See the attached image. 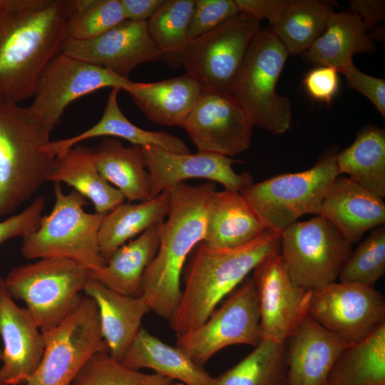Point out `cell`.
Masks as SVG:
<instances>
[{
	"mask_svg": "<svg viewBox=\"0 0 385 385\" xmlns=\"http://www.w3.org/2000/svg\"><path fill=\"white\" fill-rule=\"evenodd\" d=\"M90 271L65 258H42L13 267L4 279L13 299H21L41 332L61 322L78 305Z\"/></svg>",
	"mask_w": 385,
	"mask_h": 385,
	"instance_id": "obj_7",
	"label": "cell"
},
{
	"mask_svg": "<svg viewBox=\"0 0 385 385\" xmlns=\"http://www.w3.org/2000/svg\"><path fill=\"white\" fill-rule=\"evenodd\" d=\"M277 252H280V234L267 230L254 240L232 248L199 242L184 267L181 299L168 319L177 337L204 323L260 262Z\"/></svg>",
	"mask_w": 385,
	"mask_h": 385,
	"instance_id": "obj_2",
	"label": "cell"
},
{
	"mask_svg": "<svg viewBox=\"0 0 385 385\" xmlns=\"http://www.w3.org/2000/svg\"><path fill=\"white\" fill-rule=\"evenodd\" d=\"M61 53L125 78L138 65L162 58L150 37L147 21L128 19L91 39L67 38Z\"/></svg>",
	"mask_w": 385,
	"mask_h": 385,
	"instance_id": "obj_18",
	"label": "cell"
},
{
	"mask_svg": "<svg viewBox=\"0 0 385 385\" xmlns=\"http://www.w3.org/2000/svg\"><path fill=\"white\" fill-rule=\"evenodd\" d=\"M44 206V197H38L21 212L0 221V245L14 237L24 238L34 232L39 226Z\"/></svg>",
	"mask_w": 385,
	"mask_h": 385,
	"instance_id": "obj_41",
	"label": "cell"
},
{
	"mask_svg": "<svg viewBox=\"0 0 385 385\" xmlns=\"http://www.w3.org/2000/svg\"><path fill=\"white\" fill-rule=\"evenodd\" d=\"M351 245L321 215L297 221L280 233V255L291 279L312 290L337 282Z\"/></svg>",
	"mask_w": 385,
	"mask_h": 385,
	"instance_id": "obj_11",
	"label": "cell"
},
{
	"mask_svg": "<svg viewBox=\"0 0 385 385\" xmlns=\"http://www.w3.org/2000/svg\"><path fill=\"white\" fill-rule=\"evenodd\" d=\"M319 215L353 245L368 230L384 225L385 204L381 197L339 175L323 199Z\"/></svg>",
	"mask_w": 385,
	"mask_h": 385,
	"instance_id": "obj_21",
	"label": "cell"
},
{
	"mask_svg": "<svg viewBox=\"0 0 385 385\" xmlns=\"http://www.w3.org/2000/svg\"><path fill=\"white\" fill-rule=\"evenodd\" d=\"M9 2V0H0V9L5 7Z\"/></svg>",
	"mask_w": 385,
	"mask_h": 385,
	"instance_id": "obj_47",
	"label": "cell"
},
{
	"mask_svg": "<svg viewBox=\"0 0 385 385\" xmlns=\"http://www.w3.org/2000/svg\"><path fill=\"white\" fill-rule=\"evenodd\" d=\"M0 385H6L0 381Z\"/></svg>",
	"mask_w": 385,
	"mask_h": 385,
	"instance_id": "obj_50",
	"label": "cell"
},
{
	"mask_svg": "<svg viewBox=\"0 0 385 385\" xmlns=\"http://www.w3.org/2000/svg\"><path fill=\"white\" fill-rule=\"evenodd\" d=\"M260 22L240 12L187 44L180 65L202 92L231 93Z\"/></svg>",
	"mask_w": 385,
	"mask_h": 385,
	"instance_id": "obj_9",
	"label": "cell"
},
{
	"mask_svg": "<svg viewBox=\"0 0 385 385\" xmlns=\"http://www.w3.org/2000/svg\"><path fill=\"white\" fill-rule=\"evenodd\" d=\"M141 150L151 198L190 178L217 182L225 190L240 193L254 183L250 173L234 170L232 165L241 161L232 158L199 151L195 154L175 153L155 145L141 147Z\"/></svg>",
	"mask_w": 385,
	"mask_h": 385,
	"instance_id": "obj_17",
	"label": "cell"
},
{
	"mask_svg": "<svg viewBox=\"0 0 385 385\" xmlns=\"http://www.w3.org/2000/svg\"><path fill=\"white\" fill-rule=\"evenodd\" d=\"M126 92L153 123L183 128L202 90L197 81L185 73L155 83H142Z\"/></svg>",
	"mask_w": 385,
	"mask_h": 385,
	"instance_id": "obj_25",
	"label": "cell"
},
{
	"mask_svg": "<svg viewBox=\"0 0 385 385\" xmlns=\"http://www.w3.org/2000/svg\"><path fill=\"white\" fill-rule=\"evenodd\" d=\"M51 131L29 107L0 101V217L48 180L56 161L48 148Z\"/></svg>",
	"mask_w": 385,
	"mask_h": 385,
	"instance_id": "obj_4",
	"label": "cell"
},
{
	"mask_svg": "<svg viewBox=\"0 0 385 385\" xmlns=\"http://www.w3.org/2000/svg\"><path fill=\"white\" fill-rule=\"evenodd\" d=\"M126 366L170 378L185 385H212V376L178 346L169 345L141 328L122 361Z\"/></svg>",
	"mask_w": 385,
	"mask_h": 385,
	"instance_id": "obj_26",
	"label": "cell"
},
{
	"mask_svg": "<svg viewBox=\"0 0 385 385\" xmlns=\"http://www.w3.org/2000/svg\"><path fill=\"white\" fill-rule=\"evenodd\" d=\"M308 314L353 344L385 324V299L374 286L334 282L313 290Z\"/></svg>",
	"mask_w": 385,
	"mask_h": 385,
	"instance_id": "obj_14",
	"label": "cell"
},
{
	"mask_svg": "<svg viewBox=\"0 0 385 385\" xmlns=\"http://www.w3.org/2000/svg\"><path fill=\"white\" fill-rule=\"evenodd\" d=\"M65 183L93 202L96 212L108 213L124 202L123 194L100 175L92 148L76 145L56 158L48 180Z\"/></svg>",
	"mask_w": 385,
	"mask_h": 385,
	"instance_id": "obj_30",
	"label": "cell"
},
{
	"mask_svg": "<svg viewBox=\"0 0 385 385\" xmlns=\"http://www.w3.org/2000/svg\"><path fill=\"white\" fill-rule=\"evenodd\" d=\"M349 345L308 314L286 342L289 385H327L335 361Z\"/></svg>",
	"mask_w": 385,
	"mask_h": 385,
	"instance_id": "obj_20",
	"label": "cell"
},
{
	"mask_svg": "<svg viewBox=\"0 0 385 385\" xmlns=\"http://www.w3.org/2000/svg\"><path fill=\"white\" fill-rule=\"evenodd\" d=\"M125 20L120 0H68L66 38H96Z\"/></svg>",
	"mask_w": 385,
	"mask_h": 385,
	"instance_id": "obj_37",
	"label": "cell"
},
{
	"mask_svg": "<svg viewBox=\"0 0 385 385\" xmlns=\"http://www.w3.org/2000/svg\"><path fill=\"white\" fill-rule=\"evenodd\" d=\"M194 0H165L147 21L150 37L169 63L180 65V56L188 43V31Z\"/></svg>",
	"mask_w": 385,
	"mask_h": 385,
	"instance_id": "obj_36",
	"label": "cell"
},
{
	"mask_svg": "<svg viewBox=\"0 0 385 385\" xmlns=\"http://www.w3.org/2000/svg\"><path fill=\"white\" fill-rule=\"evenodd\" d=\"M336 68L317 66L309 71L302 83L314 100L330 104L339 89V76Z\"/></svg>",
	"mask_w": 385,
	"mask_h": 385,
	"instance_id": "obj_43",
	"label": "cell"
},
{
	"mask_svg": "<svg viewBox=\"0 0 385 385\" xmlns=\"http://www.w3.org/2000/svg\"><path fill=\"white\" fill-rule=\"evenodd\" d=\"M93 150L100 175L112 183L125 199L140 202L151 199L141 147H126L118 139L106 138Z\"/></svg>",
	"mask_w": 385,
	"mask_h": 385,
	"instance_id": "obj_29",
	"label": "cell"
},
{
	"mask_svg": "<svg viewBox=\"0 0 385 385\" xmlns=\"http://www.w3.org/2000/svg\"><path fill=\"white\" fill-rule=\"evenodd\" d=\"M336 155L327 153L309 169L272 177L241 192L266 230L280 234L304 215H319L327 190L340 175Z\"/></svg>",
	"mask_w": 385,
	"mask_h": 385,
	"instance_id": "obj_8",
	"label": "cell"
},
{
	"mask_svg": "<svg viewBox=\"0 0 385 385\" xmlns=\"http://www.w3.org/2000/svg\"><path fill=\"white\" fill-rule=\"evenodd\" d=\"M327 385H385V324L340 354Z\"/></svg>",
	"mask_w": 385,
	"mask_h": 385,
	"instance_id": "obj_33",
	"label": "cell"
},
{
	"mask_svg": "<svg viewBox=\"0 0 385 385\" xmlns=\"http://www.w3.org/2000/svg\"><path fill=\"white\" fill-rule=\"evenodd\" d=\"M252 272L261 340L285 343L308 315L313 290L292 281L280 252L266 257Z\"/></svg>",
	"mask_w": 385,
	"mask_h": 385,
	"instance_id": "obj_15",
	"label": "cell"
},
{
	"mask_svg": "<svg viewBox=\"0 0 385 385\" xmlns=\"http://www.w3.org/2000/svg\"><path fill=\"white\" fill-rule=\"evenodd\" d=\"M41 333L43 354L26 385H71L95 354L108 351L101 333L98 306L86 295L61 322Z\"/></svg>",
	"mask_w": 385,
	"mask_h": 385,
	"instance_id": "obj_10",
	"label": "cell"
},
{
	"mask_svg": "<svg viewBox=\"0 0 385 385\" xmlns=\"http://www.w3.org/2000/svg\"><path fill=\"white\" fill-rule=\"evenodd\" d=\"M261 340L260 315L252 277L236 287L207 320L178 336L177 346L204 366L220 350L234 344L256 346Z\"/></svg>",
	"mask_w": 385,
	"mask_h": 385,
	"instance_id": "obj_12",
	"label": "cell"
},
{
	"mask_svg": "<svg viewBox=\"0 0 385 385\" xmlns=\"http://www.w3.org/2000/svg\"><path fill=\"white\" fill-rule=\"evenodd\" d=\"M163 222L119 247L102 268L90 272V277L118 293L141 296L144 272L157 253Z\"/></svg>",
	"mask_w": 385,
	"mask_h": 385,
	"instance_id": "obj_28",
	"label": "cell"
},
{
	"mask_svg": "<svg viewBox=\"0 0 385 385\" xmlns=\"http://www.w3.org/2000/svg\"><path fill=\"white\" fill-rule=\"evenodd\" d=\"M375 45L361 17L353 12H332L324 31L305 51L303 59L339 71L357 53H371Z\"/></svg>",
	"mask_w": 385,
	"mask_h": 385,
	"instance_id": "obj_27",
	"label": "cell"
},
{
	"mask_svg": "<svg viewBox=\"0 0 385 385\" xmlns=\"http://www.w3.org/2000/svg\"><path fill=\"white\" fill-rule=\"evenodd\" d=\"M240 12L247 14L261 21L267 19L270 27L282 19L289 1L287 0H234Z\"/></svg>",
	"mask_w": 385,
	"mask_h": 385,
	"instance_id": "obj_44",
	"label": "cell"
},
{
	"mask_svg": "<svg viewBox=\"0 0 385 385\" xmlns=\"http://www.w3.org/2000/svg\"><path fill=\"white\" fill-rule=\"evenodd\" d=\"M53 193L51 212L23 238L22 255L29 260L65 258L90 272L100 270L106 262L100 253L98 231L107 213L86 212V197L73 189L65 194L59 183H55Z\"/></svg>",
	"mask_w": 385,
	"mask_h": 385,
	"instance_id": "obj_5",
	"label": "cell"
},
{
	"mask_svg": "<svg viewBox=\"0 0 385 385\" xmlns=\"http://www.w3.org/2000/svg\"><path fill=\"white\" fill-rule=\"evenodd\" d=\"M141 84L61 52L39 76L33 102L28 107L53 130L65 109L75 100L106 87L126 91Z\"/></svg>",
	"mask_w": 385,
	"mask_h": 385,
	"instance_id": "obj_13",
	"label": "cell"
},
{
	"mask_svg": "<svg viewBox=\"0 0 385 385\" xmlns=\"http://www.w3.org/2000/svg\"><path fill=\"white\" fill-rule=\"evenodd\" d=\"M349 11L358 14L368 32L385 16L384 1L352 0L349 1Z\"/></svg>",
	"mask_w": 385,
	"mask_h": 385,
	"instance_id": "obj_45",
	"label": "cell"
},
{
	"mask_svg": "<svg viewBox=\"0 0 385 385\" xmlns=\"http://www.w3.org/2000/svg\"><path fill=\"white\" fill-rule=\"evenodd\" d=\"M212 385H289L286 342L260 340L240 362L213 377Z\"/></svg>",
	"mask_w": 385,
	"mask_h": 385,
	"instance_id": "obj_34",
	"label": "cell"
},
{
	"mask_svg": "<svg viewBox=\"0 0 385 385\" xmlns=\"http://www.w3.org/2000/svg\"><path fill=\"white\" fill-rule=\"evenodd\" d=\"M0 336L4 343L0 381L26 384L37 369L44 351L43 334L26 308L18 306L0 278Z\"/></svg>",
	"mask_w": 385,
	"mask_h": 385,
	"instance_id": "obj_19",
	"label": "cell"
},
{
	"mask_svg": "<svg viewBox=\"0 0 385 385\" xmlns=\"http://www.w3.org/2000/svg\"><path fill=\"white\" fill-rule=\"evenodd\" d=\"M333 3L319 0H292L281 21L270 27L289 54H302L324 31Z\"/></svg>",
	"mask_w": 385,
	"mask_h": 385,
	"instance_id": "obj_35",
	"label": "cell"
},
{
	"mask_svg": "<svg viewBox=\"0 0 385 385\" xmlns=\"http://www.w3.org/2000/svg\"><path fill=\"white\" fill-rule=\"evenodd\" d=\"M385 273V227L373 229L368 237L352 251L339 272L341 282L374 286Z\"/></svg>",
	"mask_w": 385,
	"mask_h": 385,
	"instance_id": "obj_39",
	"label": "cell"
},
{
	"mask_svg": "<svg viewBox=\"0 0 385 385\" xmlns=\"http://www.w3.org/2000/svg\"><path fill=\"white\" fill-rule=\"evenodd\" d=\"M175 381L156 373L129 368L113 358L108 351L95 354L71 385H173Z\"/></svg>",
	"mask_w": 385,
	"mask_h": 385,
	"instance_id": "obj_38",
	"label": "cell"
},
{
	"mask_svg": "<svg viewBox=\"0 0 385 385\" xmlns=\"http://www.w3.org/2000/svg\"><path fill=\"white\" fill-rule=\"evenodd\" d=\"M212 182L197 185L180 183L170 192L167 219L162 223L157 253L143 279L142 296L150 312L169 319L181 296L180 277L194 247L203 241Z\"/></svg>",
	"mask_w": 385,
	"mask_h": 385,
	"instance_id": "obj_3",
	"label": "cell"
},
{
	"mask_svg": "<svg viewBox=\"0 0 385 385\" xmlns=\"http://www.w3.org/2000/svg\"><path fill=\"white\" fill-rule=\"evenodd\" d=\"M253 126L231 94L202 92L183 128L197 151L232 158L250 146Z\"/></svg>",
	"mask_w": 385,
	"mask_h": 385,
	"instance_id": "obj_16",
	"label": "cell"
},
{
	"mask_svg": "<svg viewBox=\"0 0 385 385\" xmlns=\"http://www.w3.org/2000/svg\"><path fill=\"white\" fill-rule=\"evenodd\" d=\"M170 192L164 191L140 203L123 202L107 213L98 231L101 257L107 262L128 240L152 225L164 221L169 207Z\"/></svg>",
	"mask_w": 385,
	"mask_h": 385,
	"instance_id": "obj_31",
	"label": "cell"
},
{
	"mask_svg": "<svg viewBox=\"0 0 385 385\" xmlns=\"http://www.w3.org/2000/svg\"><path fill=\"white\" fill-rule=\"evenodd\" d=\"M289 55L270 26L261 29L249 48L230 93L253 125L273 135L285 133L292 120L290 100L276 91Z\"/></svg>",
	"mask_w": 385,
	"mask_h": 385,
	"instance_id": "obj_6",
	"label": "cell"
},
{
	"mask_svg": "<svg viewBox=\"0 0 385 385\" xmlns=\"http://www.w3.org/2000/svg\"><path fill=\"white\" fill-rule=\"evenodd\" d=\"M173 385H185V384L179 381H176V382L175 381Z\"/></svg>",
	"mask_w": 385,
	"mask_h": 385,
	"instance_id": "obj_48",
	"label": "cell"
},
{
	"mask_svg": "<svg viewBox=\"0 0 385 385\" xmlns=\"http://www.w3.org/2000/svg\"><path fill=\"white\" fill-rule=\"evenodd\" d=\"M265 228L257 213L240 192L215 190L206 211L203 242L210 246L232 248L245 245Z\"/></svg>",
	"mask_w": 385,
	"mask_h": 385,
	"instance_id": "obj_23",
	"label": "cell"
},
{
	"mask_svg": "<svg viewBox=\"0 0 385 385\" xmlns=\"http://www.w3.org/2000/svg\"><path fill=\"white\" fill-rule=\"evenodd\" d=\"M1 357H2V350L0 348V360L1 359Z\"/></svg>",
	"mask_w": 385,
	"mask_h": 385,
	"instance_id": "obj_49",
	"label": "cell"
},
{
	"mask_svg": "<svg viewBox=\"0 0 385 385\" xmlns=\"http://www.w3.org/2000/svg\"><path fill=\"white\" fill-rule=\"evenodd\" d=\"M83 291L96 303L103 338L109 354L122 361L150 312L143 296L131 297L113 291L90 277Z\"/></svg>",
	"mask_w": 385,
	"mask_h": 385,
	"instance_id": "obj_22",
	"label": "cell"
},
{
	"mask_svg": "<svg viewBox=\"0 0 385 385\" xmlns=\"http://www.w3.org/2000/svg\"><path fill=\"white\" fill-rule=\"evenodd\" d=\"M340 175L348 178L381 198L385 197V130L369 124L353 143L336 155Z\"/></svg>",
	"mask_w": 385,
	"mask_h": 385,
	"instance_id": "obj_32",
	"label": "cell"
},
{
	"mask_svg": "<svg viewBox=\"0 0 385 385\" xmlns=\"http://www.w3.org/2000/svg\"><path fill=\"white\" fill-rule=\"evenodd\" d=\"M125 19L147 21L163 4L165 0H120Z\"/></svg>",
	"mask_w": 385,
	"mask_h": 385,
	"instance_id": "obj_46",
	"label": "cell"
},
{
	"mask_svg": "<svg viewBox=\"0 0 385 385\" xmlns=\"http://www.w3.org/2000/svg\"><path fill=\"white\" fill-rule=\"evenodd\" d=\"M188 31V43L237 15L234 0H194Z\"/></svg>",
	"mask_w": 385,
	"mask_h": 385,
	"instance_id": "obj_40",
	"label": "cell"
},
{
	"mask_svg": "<svg viewBox=\"0 0 385 385\" xmlns=\"http://www.w3.org/2000/svg\"><path fill=\"white\" fill-rule=\"evenodd\" d=\"M346 76L347 86L365 97L375 106L381 116L385 117V81L359 71L350 63L339 71Z\"/></svg>",
	"mask_w": 385,
	"mask_h": 385,
	"instance_id": "obj_42",
	"label": "cell"
},
{
	"mask_svg": "<svg viewBox=\"0 0 385 385\" xmlns=\"http://www.w3.org/2000/svg\"><path fill=\"white\" fill-rule=\"evenodd\" d=\"M120 91L117 88H111L101 118L93 126L73 137L51 141L49 150L52 155L59 158L79 143L101 136L122 138L140 147L155 145L175 153H190L187 145L180 138L165 131L146 130L128 120L118 103Z\"/></svg>",
	"mask_w": 385,
	"mask_h": 385,
	"instance_id": "obj_24",
	"label": "cell"
},
{
	"mask_svg": "<svg viewBox=\"0 0 385 385\" xmlns=\"http://www.w3.org/2000/svg\"><path fill=\"white\" fill-rule=\"evenodd\" d=\"M68 0H9L0 9V101L33 97L66 38Z\"/></svg>",
	"mask_w": 385,
	"mask_h": 385,
	"instance_id": "obj_1",
	"label": "cell"
}]
</instances>
